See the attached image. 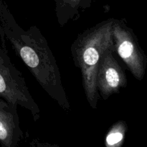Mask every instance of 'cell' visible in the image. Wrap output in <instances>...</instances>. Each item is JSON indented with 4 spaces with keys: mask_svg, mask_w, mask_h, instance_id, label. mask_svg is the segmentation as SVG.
Wrapping results in <instances>:
<instances>
[{
    "mask_svg": "<svg viewBox=\"0 0 147 147\" xmlns=\"http://www.w3.org/2000/svg\"><path fill=\"white\" fill-rule=\"evenodd\" d=\"M0 37L7 40L40 86L65 111L70 105L57 61L45 37L36 26L20 27L4 1L0 0Z\"/></svg>",
    "mask_w": 147,
    "mask_h": 147,
    "instance_id": "6da1fadb",
    "label": "cell"
},
{
    "mask_svg": "<svg viewBox=\"0 0 147 147\" xmlns=\"http://www.w3.org/2000/svg\"><path fill=\"white\" fill-rule=\"evenodd\" d=\"M114 53L113 46L106 50L98 67L96 87L99 96L104 100L127 86L126 73L115 57Z\"/></svg>",
    "mask_w": 147,
    "mask_h": 147,
    "instance_id": "5b68a950",
    "label": "cell"
},
{
    "mask_svg": "<svg viewBox=\"0 0 147 147\" xmlns=\"http://www.w3.org/2000/svg\"><path fill=\"white\" fill-rule=\"evenodd\" d=\"M23 137L17 106L0 98V144L2 147H16Z\"/></svg>",
    "mask_w": 147,
    "mask_h": 147,
    "instance_id": "8992f818",
    "label": "cell"
},
{
    "mask_svg": "<svg viewBox=\"0 0 147 147\" xmlns=\"http://www.w3.org/2000/svg\"><path fill=\"white\" fill-rule=\"evenodd\" d=\"M93 0H55V16L59 25L63 27L70 21H76L86 10L90 8Z\"/></svg>",
    "mask_w": 147,
    "mask_h": 147,
    "instance_id": "52a82bcc",
    "label": "cell"
},
{
    "mask_svg": "<svg viewBox=\"0 0 147 147\" xmlns=\"http://www.w3.org/2000/svg\"><path fill=\"white\" fill-rule=\"evenodd\" d=\"M127 125L123 121L116 122L108 131L105 138V145L107 147H119L123 144Z\"/></svg>",
    "mask_w": 147,
    "mask_h": 147,
    "instance_id": "ba28073f",
    "label": "cell"
},
{
    "mask_svg": "<svg viewBox=\"0 0 147 147\" xmlns=\"http://www.w3.org/2000/svg\"><path fill=\"white\" fill-rule=\"evenodd\" d=\"M112 39L114 51L126 67L135 78L140 81L143 80L146 70L147 56L126 20L115 19L112 28Z\"/></svg>",
    "mask_w": 147,
    "mask_h": 147,
    "instance_id": "277c9868",
    "label": "cell"
},
{
    "mask_svg": "<svg viewBox=\"0 0 147 147\" xmlns=\"http://www.w3.org/2000/svg\"><path fill=\"white\" fill-rule=\"evenodd\" d=\"M115 19L98 23L80 33L70 47L75 65L80 69L85 95L89 106L97 109L99 94L96 75L103 53L113 46L112 28Z\"/></svg>",
    "mask_w": 147,
    "mask_h": 147,
    "instance_id": "7a4b0ae2",
    "label": "cell"
},
{
    "mask_svg": "<svg viewBox=\"0 0 147 147\" xmlns=\"http://www.w3.org/2000/svg\"><path fill=\"white\" fill-rule=\"evenodd\" d=\"M0 98L28 110L34 121L40 118V108L30 94L22 73L11 63L6 45L0 47Z\"/></svg>",
    "mask_w": 147,
    "mask_h": 147,
    "instance_id": "3957f363",
    "label": "cell"
}]
</instances>
